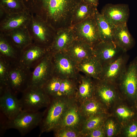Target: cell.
I'll use <instances>...</instances> for the list:
<instances>
[{
    "label": "cell",
    "instance_id": "obj_28",
    "mask_svg": "<svg viewBox=\"0 0 137 137\" xmlns=\"http://www.w3.org/2000/svg\"><path fill=\"white\" fill-rule=\"evenodd\" d=\"M0 7L7 14L28 11L23 0H0Z\"/></svg>",
    "mask_w": 137,
    "mask_h": 137
},
{
    "label": "cell",
    "instance_id": "obj_19",
    "mask_svg": "<svg viewBox=\"0 0 137 137\" xmlns=\"http://www.w3.org/2000/svg\"><path fill=\"white\" fill-rule=\"evenodd\" d=\"M66 52L77 64L94 56L92 47L77 39L73 41Z\"/></svg>",
    "mask_w": 137,
    "mask_h": 137
},
{
    "label": "cell",
    "instance_id": "obj_33",
    "mask_svg": "<svg viewBox=\"0 0 137 137\" xmlns=\"http://www.w3.org/2000/svg\"><path fill=\"white\" fill-rule=\"evenodd\" d=\"M10 63L0 56V91L7 88Z\"/></svg>",
    "mask_w": 137,
    "mask_h": 137
},
{
    "label": "cell",
    "instance_id": "obj_6",
    "mask_svg": "<svg viewBox=\"0 0 137 137\" xmlns=\"http://www.w3.org/2000/svg\"><path fill=\"white\" fill-rule=\"evenodd\" d=\"M19 62L10 63L7 88L16 95L22 93L29 86L31 72Z\"/></svg>",
    "mask_w": 137,
    "mask_h": 137
},
{
    "label": "cell",
    "instance_id": "obj_31",
    "mask_svg": "<svg viewBox=\"0 0 137 137\" xmlns=\"http://www.w3.org/2000/svg\"><path fill=\"white\" fill-rule=\"evenodd\" d=\"M102 81V83L98 84L96 87H94V91H96L99 97L103 100L106 102H109L114 97L115 92L112 87L106 84L105 81H104L105 83H104L103 80Z\"/></svg>",
    "mask_w": 137,
    "mask_h": 137
},
{
    "label": "cell",
    "instance_id": "obj_18",
    "mask_svg": "<svg viewBox=\"0 0 137 137\" xmlns=\"http://www.w3.org/2000/svg\"><path fill=\"white\" fill-rule=\"evenodd\" d=\"M75 39L71 27L59 29L56 31L53 41L48 50L53 54L66 51Z\"/></svg>",
    "mask_w": 137,
    "mask_h": 137
},
{
    "label": "cell",
    "instance_id": "obj_35",
    "mask_svg": "<svg viewBox=\"0 0 137 137\" xmlns=\"http://www.w3.org/2000/svg\"><path fill=\"white\" fill-rule=\"evenodd\" d=\"M116 112L120 117L124 119L130 118L134 114L133 112L123 107L118 108L116 110Z\"/></svg>",
    "mask_w": 137,
    "mask_h": 137
},
{
    "label": "cell",
    "instance_id": "obj_22",
    "mask_svg": "<svg viewBox=\"0 0 137 137\" xmlns=\"http://www.w3.org/2000/svg\"><path fill=\"white\" fill-rule=\"evenodd\" d=\"M21 50L15 46L2 33L0 32V56L10 63L19 62Z\"/></svg>",
    "mask_w": 137,
    "mask_h": 137
},
{
    "label": "cell",
    "instance_id": "obj_15",
    "mask_svg": "<svg viewBox=\"0 0 137 137\" xmlns=\"http://www.w3.org/2000/svg\"><path fill=\"white\" fill-rule=\"evenodd\" d=\"M119 80L126 94L133 98L137 96V57L127 65Z\"/></svg>",
    "mask_w": 137,
    "mask_h": 137
},
{
    "label": "cell",
    "instance_id": "obj_11",
    "mask_svg": "<svg viewBox=\"0 0 137 137\" xmlns=\"http://www.w3.org/2000/svg\"><path fill=\"white\" fill-rule=\"evenodd\" d=\"M93 48L94 56L102 66L126 53L113 41H101Z\"/></svg>",
    "mask_w": 137,
    "mask_h": 137
},
{
    "label": "cell",
    "instance_id": "obj_26",
    "mask_svg": "<svg viewBox=\"0 0 137 137\" xmlns=\"http://www.w3.org/2000/svg\"><path fill=\"white\" fill-rule=\"evenodd\" d=\"M97 7L81 1L75 8L73 14L71 26L89 18L94 16Z\"/></svg>",
    "mask_w": 137,
    "mask_h": 137
},
{
    "label": "cell",
    "instance_id": "obj_5",
    "mask_svg": "<svg viewBox=\"0 0 137 137\" xmlns=\"http://www.w3.org/2000/svg\"><path fill=\"white\" fill-rule=\"evenodd\" d=\"M19 99L23 111L35 112L46 108L51 99L42 88L28 87Z\"/></svg>",
    "mask_w": 137,
    "mask_h": 137
},
{
    "label": "cell",
    "instance_id": "obj_25",
    "mask_svg": "<svg viewBox=\"0 0 137 137\" xmlns=\"http://www.w3.org/2000/svg\"><path fill=\"white\" fill-rule=\"evenodd\" d=\"M90 77L81 78L75 97L79 104L91 99L94 92V87Z\"/></svg>",
    "mask_w": 137,
    "mask_h": 137
},
{
    "label": "cell",
    "instance_id": "obj_32",
    "mask_svg": "<svg viewBox=\"0 0 137 137\" xmlns=\"http://www.w3.org/2000/svg\"><path fill=\"white\" fill-rule=\"evenodd\" d=\"M102 120L100 114L92 116L85 120L80 131L83 137L94 129L100 127Z\"/></svg>",
    "mask_w": 137,
    "mask_h": 137
},
{
    "label": "cell",
    "instance_id": "obj_30",
    "mask_svg": "<svg viewBox=\"0 0 137 137\" xmlns=\"http://www.w3.org/2000/svg\"><path fill=\"white\" fill-rule=\"evenodd\" d=\"M62 79L53 76L42 87L51 99L57 98Z\"/></svg>",
    "mask_w": 137,
    "mask_h": 137
},
{
    "label": "cell",
    "instance_id": "obj_37",
    "mask_svg": "<svg viewBox=\"0 0 137 137\" xmlns=\"http://www.w3.org/2000/svg\"><path fill=\"white\" fill-rule=\"evenodd\" d=\"M103 136V132L100 127L89 132L85 135V137H101Z\"/></svg>",
    "mask_w": 137,
    "mask_h": 137
},
{
    "label": "cell",
    "instance_id": "obj_7",
    "mask_svg": "<svg viewBox=\"0 0 137 137\" xmlns=\"http://www.w3.org/2000/svg\"><path fill=\"white\" fill-rule=\"evenodd\" d=\"M75 39L88 44L93 48L101 41L94 16L71 27Z\"/></svg>",
    "mask_w": 137,
    "mask_h": 137
},
{
    "label": "cell",
    "instance_id": "obj_29",
    "mask_svg": "<svg viewBox=\"0 0 137 137\" xmlns=\"http://www.w3.org/2000/svg\"><path fill=\"white\" fill-rule=\"evenodd\" d=\"M77 88L71 79L62 78L56 98H75Z\"/></svg>",
    "mask_w": 137,
    "mask_h": 137
},
{
    "label": "cell",
    "instance_id": "obj_9",
    "mask_svg": "<svg viewBox=\"0 0 137 137\" xmlns=\"http://www.w3.org/2000/svg\"><path fill=\"white\" fill-rule=\"evenodd\" d=\"M52 61L53 74L64 79L74 77L77 68V64L66 51L53 54Z\"/></svg>",
    "mask_w": 137,
    "mask_h": 137
},
{
    "label": "cell",
    "instance_id": "obj_21",
    "mask_svg": "<svg viewBox=\"0 0 137 137\" xmlns=\"http://www.w3.org/2000/svg\"><path fill=\"white\" fill-rule=\"evenodd\" d=\"M2 33L15 46L21 50L33 43L31 37L27 27Z\"/></svg>",
    "mask_w": 137,
    "mask_h": 137
},
{
    "label": "cell",
    "instance_id": "obj_36",
    "mask_svg": "<svg viewBox=\"0 0 137 137\" xmlns=\"http://www.w3.org/2000/svg\"><path fill=\"white\" fill-rule=\"evenodd\" d=\"M127 135L129 137H137V123H133L129 126L127 131Z\"/></svg>",
    "mask_w": 137,
    "mask_h": 137
},
{
    "label": "cell",
    "instance_id": "obj_2",
    "mask_svg": "<svg viewBox=\"0 0 137 137\" xmlns=\"http://www.w3.org/2000/svg\"><path fill=\"white\" fill-rule=\"evenodd\" d=\"M75 100V98L60 97L52 99L44 111L39 125L40 136L42 134L53 131L59 124L66 111Z\"/></svg>",
    "mask_w": 137,
    "mask_h": 137
},
{
    "label": "cell",
    "instance_id": "obj_14",
    "mask_svg": "<svg viewBox=\"0 0 137 137\" xmlns=\"http://www.w3.org/2000/svg\"><path fill=\"white\" fill-rule=\"evenodd\" d=\"M124 53L114 60L103 66L99 80L110 82L120 80L127 66L128 58Z\"/></svg>",
    "mask_w": 137,
    "mask_h": 137
},
{
    "label": "cell",
    "instance_id": "obj_8",
    "mask_svg": "<svg viewBox=\"0 0 137 137\" xmlns=\"http://www.w3.org/2000/svg\"><path fill=\"white\" fill-rule=\"evenodd\" d=\"M53 54L49 51L34 66L31 72L29 87L42 88L53 76Z\"/></svg>",
    "mask_w": 137,
    "mask_h": 137
},
{
    "label": "cell",
    "instance_id": "obj_4",
    "mask_svg": "<svg viewBox=\"0 0 137 137\" xmlns=\"http://www.w3.org/2000/svg\"><path fill=\"white\" fill-rule=\"evenodd\" d=\"M31 16L27 28L33 43L48 49L53 41L56 30L42 19Z\"/></svg>",
    "mask_w": 137,
    "mask_h": 137
},
{
    "label": "cell",
    "instance_id": "obj_3",
    "mask_svg": "<svg viewBox=\"0 0 137 137\" xmlns=\"http://www.w3.org/2000/svg\"><path fill=\"white\" fill-rule=\"evenodd\" d=\"M44 111L30 112L22 111L12 120L6 119L0 126L1 132L9 129L18 130L24 136L39 126L43 116Z\"/></svg>",
    "mask_w": 137,
    "mask_h": 137
},
{
    "label": "cell",
    "instance_id": "obj_24",
    "mask_svg": "<svg viewBox=\"0 0 137 137\" xmlns=\"http://www.w3.org/2000/svg\"><path fill=\"white\" fill-rule=\"evenodd\" d=\"M94 18L97 25L101 41L114 42V27L109 23L97 9L96 10Z\"/></svg>",
    "mask_w": 137,
    "mask_h": 137
},
{
    "label": "cell",
    "instance_id": "obj_17",
    "mask_svg": "<svg viewBox=\"0 0 137 137\" xmlns=\"http://www.w3.org/2000/svg\"><path fill=\"white\" fill-rule=\"evenodd\" d=\"M48 52L47 48L32 43L21 51L19 62L30 69Z\"/></svg>",
    "mask_w": 137,
    "mask_h": 137
},
{
    "label": "cell",
    "instance_id": "obj_10",
    "mask_svg": "<svg viewBox=\"0 0 137 137\" xmlns=\"http://www.w3.org/2000/svg\"><path fill=\"white\" fill-rule=\"evenodd\" d=\"M101 13L111 25L114 27L127 23L129 9L127 4H108L103 7Z\"/></svg>",
    "mask_w": 137,
    "mask_h": 137
},
{
    "label": "cell",
    "instance_id": "obj_13",
    "mask_svg": "<svg viewBox=\"0 0 137 137\" xmlns=\"http://www.w3.org/2000/svg\"><path fill=\"white\" fill-rule=\"evenodd\" d=\"M79 105L75 100L70 105L53 131L65 128H72L80 131L85 119L80 113Z\"/></svg>",
    "mask_w": 137,
    "mask_h": 137
},
{
    "label": "cell",
    "instance_id": "obj_34",
    "mask_svg": "<svg viewBox=\"0 0 137 137\" xmlns=\"http://www.w3.org/2000/svg\"><path fill=\"white\" fill-rule=\"evenodd\" d=\"M53 132L55 137H83L80 131L72 128H63Z\"/></svg>",
    "mask_w": 137,
    "mask_h": 137
},
{
    "label": "cell",
    "instance_id": "obj_23",
    "mask_svg": "<svg viewBox=\"0 0 137 137\" xmlns=\"http://www.w3.org/2000/svg\"><path fill=\"white\" fill-rule=\"evenodd\" d=\"M103 66L94 56L77 64V68L87 76L100 79Z\"/></svg>",
    "mask_w": 137,
    "mask_h": 137
},
{
    "label": "cell",
    "instance_id": "obj_20",
    "mask_svg": "<svg viewBox=\"0 0 137 137\" xmlns=\"http://www.w3.org/2000/svg\"><path fill=\"white\" fill-rule=\"evenodd\" d=\"M113 41L125 52L134 46V40L129 32L127 23L114 27L113 30Z\"/></svg>",
    "mask_w": 137,
    "mask_h": 137
},
{
    "label": "cell",
    "instance_id": "obj_16",
    "mask_svg": "<svg viewBox=\"0 0 137 137\" xmlns=\"http://www.w3.org/2000/svg\"><path fill=\"white\" fill-rule=\"evenodd\" d=\"M31 15L28 11L7 14L0 22V32L5 33L14 29L26 27Z\"/></svg>",
    "mask_w": 137,
    "mask_h": 137
},
{
    "label": "cell",
    "instance_id": "obj_12",
    "mask_svg": "<svg viewBox=\"0 0 137 137\" xmlns=\"http://www.w3.org/2000/svg\"><path fill=\"white\" fill-rule=\"evenodd\" d=\"M16 96L7 88L0 92V113L8 120L13 119L22 111Z\"/></svg>",
    "mask_w": 137,
    "mask_h": 137
},
{
    "label": "cell",
    "instance_id": "obj_38",
    "mask_svg": "<svg viewBox=\"0 0 137 137\" xmlns=\"http://www.w3.org/2000/svg\"><path fill=\"white\" fill-rule=\"evenodd\" d=\"M115 126L114 122L110 121L109 122L107 125V134L108 137H111L114 134Z\"/></svg>",
    "mask_w": 137,
    "mask_h": 137
},
{
    "label": "cell",
    "instance_id": "obj_1",
    "mask_svg": "<svg viewBox=\"0 0 137 137\" xmlns=\"http://www.w3.org/2000/svg\"><path fill=\"white\" fill-rule=\"evenodd\" d=\"M82 0H23L32 15L44 20L56 31L71 27L74 11Z\"/></svg>",
    "mask_w": 137,
    "mask_h": 137
},
{
    "label": "cell",
    "instance_id": "obj_27",
    "mask_svg": "<svg viewBox=\"0 0 137 137\" xmlns=\"http://www.w3.org/2000/svg\"><path fill=\"white\" fill-rule=\"evenodd\" d=\"M79 104L80 111L85 119L99 114L101 107L99 103L95 99L92 98Z\"/></svg>",
    "mask_w": 137,
    "mask_h": 137
},
{
    "label": "cell",
    "instance_id": "obj_39",
    "mask_svg": "<svg viewBox=\"0 0 137 137\" xmlns=\"http://www.w3.org/2000/svg\"><path fill=\"white\" fill-rule=\"evenodd\" d=\"M88 4L97 7L99 4V0H82Z\"/></svg>",
    "mask_w": 137,
    "mask_h": 137
}]
</instances>
